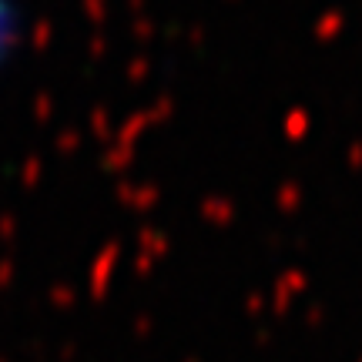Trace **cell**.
Returning a JSON list of instances; mask_svg holds the SVG:
<instances>
[{"label": "cell", "instance_id": "1", "mask_svg": "<svg viewBox=\"0 0 362 362\" xmlns=\"http://www.w3.org/2000/svg\"><path fill=\"white\" fill-rule=\"evenodd\" d=\"M21 44V13L13 0H0V67L11 61V54Z\"/></svg>", "mask_w": 362, "mask_h": 362}]
</instances>
